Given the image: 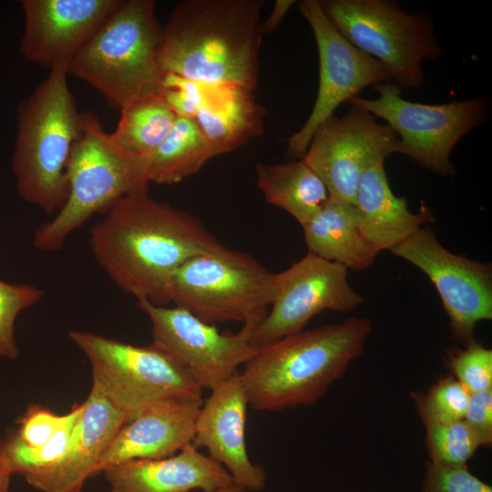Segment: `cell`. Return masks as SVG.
Instances as JSON below:
<instances>
[{
  "instance_id": "1",
  "label": "cell",
  "mask_w": 492,
  "mask_h": 492,
  "mask_svg": "<svg viewBox=\"0 0 492 492\" xmlns=\"http://www.w3.org/2000/svg\"><path fill=\"white\" fill-rule=\"evenodd\" d=\"M89 230L91 252L124 292L151 303L170 302L175 272L190 258L224 245L185 210L149 196L126 195Z\"/></svg>"
},
{
  "instance_id": "2",
  "label": "cell",
  "mask_w": 492,
  "mask_h": 492,
  "mask_svg": "<svg viewBox=\"0 0 492 492\" xmlns=\"http://www.w3.org/2000/svg\"><path fill=\"white\" fill-rule=\"evenodd\" d=\"M262 0H185L161 28L163 73L210 85L255 90L262 39Z\"/></svg>"
},
{
  "instance_id": "3",
  "label": "cell",
  "mask_w": 492,
  "mask_h": 492,
  "mask_svg": "<svg viewBox=\"0 0 492 492\" xmlns=\"http://www.w3.org/2000/svg\"><path fill=\"white\" fill-rule=\"evenodd\" d=\"M371 332L369 318L351 317L258 348L239 372L249 405L279 412L313 405L364 352Z\"/></svg>"
},
{
  "instance_id": "4",
  "label": "cell",
  "mask_w": 492,
  "mask_h": 492,
  "mask_svg": "<svg viewBox=\"0 0 492 492\" xmlns=\"http://www.w3.org/2000/svg\"><path fill=\"white\" fill-rule=\"evenodd\" d=\"M67 77V64L54 67L16 110L12 167L17 191L47 214H56L67 201V167L84 129Z\"/></svg>"
},
{
  "instance_id": "5",
  "label": "cell",
  "mask_w": 492,
  "mask_h": 492,
  "mask_svg": "<svg viewBox=\"0 0 492 492\" xmlns=\"http://www.w3.org/2000/svg\"><path fill=\"white\" fill-rule=\"evenodd\" d=\"M152 0H121L67 63V73L97 89L115 108L159 95L161 27Z\"/></svg>"
},
{
  "instance_id": "6",
  "label": "cell",
  "mask_w": 492,
  "mask_h": 492,
  "mask_svg": "<svg viewBox=\"0 0 492 492\" xmlns=\"http://www.w3.org/2000/svg\"><path fill=\"white\" fill-rule=\"evenodd\" d=\"M83 114V133L67 167V199L52 220L36 229L34 246L39 251L62 249L67 237L94 214L105 212L126 195L149 191L146 155L126 151L97 116Z\"/></svg>"
},
{
  "instance_id": "7",
  "label": "cell",
  "mask_w": 492,
  "mask_h": 492,
  "mask_svg": "<svg viewBox=\"0 0 492 492\" xmlns=\"http://www.w3.org/2000/svg\"><path fill=\"white\" fill-rule=\"evenodd\" d=\"M68 336L87 357L93 384L127 416L175 401L201 406L203 389L178 362L152 343L137 346L82 331Z\"/></svg>"
},
{
  "instance_id": "8",
  "label": "cell",
  "mask_w": 492,
  "mask_h": 492,
  "mask_svg": "<svg viewBox=\"0 0 492 492\" xmlns=\"http://www.w3.org/2000/svg\"><path fill=\"white\" fill-rule=\"evenodd\" d=\"M335 28L354 46L378 60L398 86L425 83L424 60L436 61L441 48L424 13L412 15L386 0H322Z\"/></svg>"
},
{
  "instance_id": "9",
  "label": "cell",
  "mask_w": 492,
  "mask_h": 492,
  "mask_svg": "<svg viewBox=\"0 0 492 492\" xmlns=\"http://www.w3.org/2000/svg\"><path fill=\"white\" fill-rule=\"evenodd\" d=\"M276 292V273L251 255L222 248L194 256L174 273L170 302L214 324L246 323L267 313Z\"/></svg>"
},
{
  "instance_id": "10",
  "label": "cell",
  "mask_w": 492,
  "mask_h": 492,
  "mask_svg": "<svg viewBox=\"0 0 492 492\" xmlns=\"http://www.w3.org/2000/svg\"><path fill=\"white\" fill-rule=\"evenodd\" d=\"M375 99L354 97L347 102L386 121L405 147V155L443 176L456 170L449 157L456 144L488 118V104L470 98L439 105L415 103L400 96L393 80L374 85Z\"/></svg>"
},
{
  "instance_id": "11",
  "label": "cell",
  "mask_w": 492,
  "mask_h": 492,
  "mask_svg": "<svg viewBox=\"0 0 492 492\" xmlns=\"http://www.w3.org/2000/svg\"><path fill=\"white\" fill-rule=\"evenodd\" d=\"M138 305L150 320L152 344L165 352L204 389H212L238 373L257 351L252 335L267 313L243 323L237 333L220 332L188 311L138 299Z\"/></svg>"
},
{
  "instance_id": "12",
  "label": "cell",
  "mask_w": 492,
  "mask_h": 492,
  "mask_svg": "<svg viewBox=\"0 0 492 492\" xmlns=\"http://www.w3.org/2000/svg\"><path fill=\"white\" fill-rule=\"evenodd\" d=\"M393 153L405 154L396 133L369 112L352 107L316 128L302 159L322 179L329 198L355 205L364 172Z\"/></svg>"
},
{
  "instance_id": "13",
  "label": "cell",
  "mask_w": 492,
  "mask_h": 492,
  "mask_svg": "<svg viewBox=\"0 0 492 492\" xmlns=\"http://www.w3.org/2000/svg\"><path fill=\"white\" fill-rule=\"evenodd\" d=\"M298 6L313 30L320 67L313 108L302 127L288 138L287 153L292 159L303 158L316 128L343 102L388 77L378 60L354 46L335 28L318 0H303Z\"/></svg>"
},
{
  "instance_id": "14",
  "label": "cell",
  "mask_w": 492,
  "mask_h": 492,
  "mask_svg": "<svg viewBox=\"0 0 492 492\" xmlns=\"http://www.w3.org/2000/svg\"><path fill=\"white\" fill-rule=\"evenodd\" d=\"M390 251L420 269L434 283L454 336L465 345L474 341L477 323L492 319L491 265L454 254L427 227Z\"/></svg>"
},
{
  "instance_id": "15",
  "label": "cell",
  "mask_w": 492,
  "mask_h": 492,
  "mask_svg": "<svg viewBox=\"0 0 492 492\" xmlns=\"http://www.w3.org/2000/svg\"><path fill=\"white\" fill-rule=\"evenodd\" d=\"M363 297L347 280V268L308 252L285 271L276 273L272 309L255 330V348L303 331L323 311L345 313L356 308Z\"/></svg>"
},
{
  "instance_id": "16",
  "label": "cell",
  "mask_w": 492,
  "mask_h": 492,
  "mask_svg": "<svg viewBox=\"0 0 492 492\" xmlns=\"http://www.w3.org/2000/svg\"><path fill=\"white\" fill-rule=\"evenodd\" d=\"M121 0H24L23 56L48 71L67 64Z\"/></svg>"
},
{
  "instance_id": "17",
  "label": "cell",
  "mask_w": 492,
  "mask_h": 492,
  "mask_svg": "<svg viewBox=\"0 0 492 492\" xmlns=\"http://www.w3.org/2000/svg\"><path fill=\"white\" fill-rule=\"evenodd\" d=\"M249 403L240 373L210 389L199 409L191 444L204 447L209 456L231 475L233 484L258 492L266 485L264 468L251 461L246 448L245 425Z\"/></svg>"
},
{
  "instance_id": "18",
  "label": "cell",
  "mask_w": 492,
  "mask_h": 492,
  "mask_svg": "<svg viewBox=\"0 0 492 492\" xmlns=\"http://www.w3.org/2000/svg\"><path fill=\"white\" fill-rule=\"evenodd\" d=\"M64 456L49 470L26 482L41 492H80L85 481L97 474V463L127 416L97 388L82 404Z\"/></svg>"
},
{
  "instance_id": "19",
  "label": "cell",
  "mask_w": 492,
  "mask_h": 492,
  "mask_svg": "<svg viewBox=\"0 0 492 492\" xmlns=\"http://www.w3.org/2000/svg\"><path fill=\"white\" fill-rule=\"evenodd\" d=\"M103 473L108 492H208L234 485L221 465L191 443L172 456L129 460Z\"/></svg>"
},
{
  "instance_id": "20",
  "label": "cell",
  "mask_w": 492,
  "mask_h": 492,
  "mask_svg": "<svg viewBox=\"0 0 492 492\" xmlns=\"http://www.w3.org/2000/svg\"><path fill=\"white\" fill-rule=\"evenodd\" d=\"M200 406L168 401L153 405L125 423L97 466V474L134 459L163 458L190 444Z\"/></svg>"
},
{
  "instance_id": "21",
  "label": "cell",
  "mask_w": 492,
  "mask_h": 492,
  "mask_svg": "<svg viewBox=\"0 0 492 492\" xmlns=\"http://www.w3.org/2000/svg\"><path fill=\"white\" fill-rule=\"evenodd\" d=\"M83 405L65 415L32 404L17 419L18 428L0 440V455L12 474L27 481L56 465L64 456Z\"/></svg>"
},
{
  "instance_id": "22",
  "label": "cell",
  "mask_w": 492,
  "mask_h": 492,
  "mask_svg": "<svg viewBox=\"0 0 492 492\" xmlns=\"http://www.w3.org/2000/svg\"><path fill=\"white\" fill-rule=\"evenodd\" d=\"M384 164L379 162L364 172L355 198L362 234L376 253L390 251L434 220L430 210L414 213L405 199L393 193Z\"/></svg>"
},
{
  "instance_id": "23",
  "label": "cell",
  "mask_w": 492,
  "mask_h": 492,
  "mask_svg": "<svg viewBox=\"0 0 492 492\" xmlns=\"http://www.w3.org/2000/svg\"><path fill=\"white\" fill-rule=\"evenodd\" d=\"M265 114L254 90L236 85L206 84L193 120L219 156L260 136Z\"/></svg>"
},
{
  "instance_id": "24",
  "label": "cell",
  "mask_w": 492,
  "mask_h": 492,
  "mask_svg": "<svg viewBox=\"0 0 492 492\" xmlns=\"http://www.w3.org/2000/svg\"><path fill=\"white\" fill-rule=\"evenodd\" d=\"M355 205L329 198L317 214L302 226L309 252L347 269L362 271L376 253L362 234Z\"/></svg>"
},
{
  "instance_id": "25",
  "label": "cell",
  "mask_w": 492,
  "mask_h": 492,
  "mask_svg": "<svg viewBox=\"0 0 492 492\" xmlns=\"http://www.w3.org/2000/svg\"><path fill=\"white\" fill-rule=\"evenodd\" d=\"M257 186L266 201L291 214L302 226L322 209L329 194L322 179L301 160L258 163Z\"/></svg>"
},
{
  "instance_id": "26",
  "label": "cell",
  "mask_w": 492,
  "mask_h": 492,
  "mask_svg": "<svg viewBox=\"0 0 492 492\" xmlns=\"http://www.w3.org/2000/svg\"><path fill=\"white\" fill-rule=\"evenodd\" d=\"M216 154L191 118L177 117L165 138L146 155L149 183L174 184L197 173Z\"/></svg>"
},
{
  "instance_id": "27",
  "label": "cell",
  "mask_w": 492,
  "mask_h": 492,
  "mask_svg": "<svg viewBox=\"0 0 492 492\" xmlns=\"http://www.w3.org/2000/svg\"><path fill=\"white\" fill-rule=\"evenodd\" d=\"M177 115L160 95L138 99L120 109L114 141L126 151L147 155L169 134Z\"/></svg>"
},
{
  "instance_id": "28",
  "label": "cell",
  "mask_w": 492,
  "mask_h": 492,
  "mask_svg": "<svg viewBox=\"0 0 492 492\" xmlns=\"http://www.w3.org/2000/svg\"><path fill=\"white\" fill-rule=\"evenodd\" d=\"M431 463L444 466H464L479 446L464 420L425 423Z\"/></svg>"
},
{
  "instance_id": "29",
  "label": "cell",
  "mask_w": 492,
  "mask_h": 492,
  "mask_svg": "<svg viewBox=\"0 0 492 492\" xmlns=\"http://www.w3.org/2000/svg\"><path fill=\"white\" fill-rule=\"evenodd\" d=\"M42 296L43 291L33 285L10 284L0 280V357L18 356L15 321L20 312L36 304Z\"/></svg>"
},
{
  "instance_id": "30",
  "label": "cell",
  "mask_w": 492,
  "mask_h": 492,
  "mask_svg": "<svg viewBox=\"0 0 492 492\" xmlns=\"http://www.w3.org/2000/svg\"><path fill=\"white\" fill-rule=\"evenodd\" d=\"M469 393L454 376L438 380L419 400V413L425 423L462 420L467 408Z\"/></svg>"
},
{
  "instance_id": "31",
  "label": "cell",
  "mask_w": 492,
  "mask_h": 492,
  "mask_svg": "<svg viewBox=\"0 0 492 492\" xmlns=\"http://www.w3.org/2000/svg\"><path fill=\"white\" fill-rule=\"evenodd\" d=\"M447 364L469 394L492 388V350L475 340L465 349L449 351Z\"/></svg>"
},
{
  "instance_id": "32",
  "label": "cell",
  "mask_w": 492,
  "mask_h": 492,
  "mask_svg": "<svg viewBox=\"0 0 492 492\" xmlns=\"http://www.w3.org/2000/svg\"><path fill=\"white\" fill-rule=\"evenodd\" d=\"M421 492H492V487L464 466L428 463Z\"/></svg>"
},
{
  "instance_id": "33",
  "label": "cell",
  "mask_w": 492,
  "mask_h": 492,
  "mask_svg": "<svg viewBox=\"0 0 492 492\" xmlns=\"http://www.w3.org/2000/svg\"><path fill=\"white\" fill-rule=\"evenodd\" d=\"M206 84L164 73L159 95L177 117L193 119L204 97Z\"/></svg>"
},
{
  "instance_id": "34",
  "label": "cell",
  "mask_w": 492,
  "mask_h": 492,
  "mask_svg": "<svg viewBox=\"0 0 492 492\" xmlns=\"http://www.w3.org/2000/svg\"><path fill=\"white\" fill-rule=\"evenodd\" d=\"M464 422L473 432L479 446L492 443V388L470 394Z\"/></svg>"
},
{
  "instance_id": "35",
  "label": "cell",
  "mask_w": 492,
  "mask_h": 492,
  "mask_svg": "<svg viewBox=\"0 0 492 492\" xmlns=\"http://www.w3.org/2000/svg\"><path fill=\"white\" fill-rule=\"evenodd\" d=\"M293 0L275 1L270 15L261 23L262 34H271L283 20L289 9L294 5Z\"/></svg>"
},
{
  "instance_id": "36",
  "label": "cell",
  "mask_w": 492,
  "mask_h": 492,
  "mask_svg": "<svg viewBox=\"0 0 492 492\" xmlns=\"http://www.w3.org/2000/svg\"><path fill=\"white\" fill-rule=\"evenodd\" d=\"M12 475L5 459L0 455V492H10L9 485Z\"/></svg>"
},
{
  "instance_id": "37",
  "label": "cell",
  "mask_w": 492,
  "mask_h": 492,
  "mask_svg": "<svg viewBox=\"0 0 492 492\" xmlns=\"http://www.w3.org/2000/svg\"><path fill=\"white\" fill-rule=\"evenodd\" d=\"M203 492V491H202ZM208 492H249L236 485H231L227 487H223L220 489L213 490V491H208Z\"/></svg>"
},
{
  "instance_id": "38",
  "label": "cell",
  "mask_w": 492,
  "mask_h": 492,
  "mask_svg": "<svg viewBox=\"0 0 492 492\" xmlns=\"http://www.w3.org/2000/svg\"><path fill=\"white\" fill-rule=\"evenodd\" d=\"M80 492H83V491H80Z\"/></svg>"
}]
</instances>
